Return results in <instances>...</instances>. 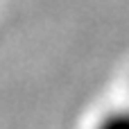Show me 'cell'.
I'll list each match as a JSON object with an SVG mask.
<instances>
[{
  "label": "cell",
  "instance_id": "cell-1",
  "mask_svg": "<svg viewBox=\"0 0 129 129\" xmlns=\"http://www.w3.org/2000/svg\"><path fill=\"white\" fill-rule=\"evenodd\" d=\"M104 127H127L129 129V111H118L113 116H107L102 120Z\"/></svg>",
  "mask_w": 129,
  "mask_h": 129
}]
</instances>
